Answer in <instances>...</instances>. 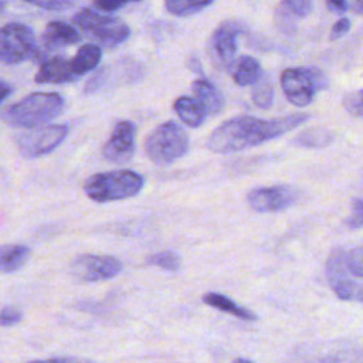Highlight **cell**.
I'll return each mask as SVG.
<instances>
[{"label": "cell", "instance_id": "obj_4", "mask_svg": "<svg viewBox=\"0 0 363 363\" xmlns=\"http://www.w3.org/2000/svg\"><path fill=\"white\" fill-rule=\"evenodd\" d=\"M146 156L157 164H169L183 157L189 150V136L176 122H164L156 126L145 139Z\"/></svg>", "mask_w": 363, "mask_h": 363}, {"label": "cell", "instance_id": "obj_5", "mask_svg": "<svg viewBox=\"0 0 363 363\" xmlns=\"http://www.w3.org/2000/svg\"><path fill=\"white\" fill-rule=\"evenodd\" d=\"M74 24L106 47H115L130 35L129 27L122 20L92 9H81L74 16Z\"/></svg>", "mask_w": 363, "mask_h": 363}, {"label": "cell", "instance_id": "obj_23", "mask_svg": "<svg viewBox=\"0 0 363 363\" xmlns=\"http://www.w3.org/2000/svg\"><path fill=\"white\" fill-rule=\"evenodd\" d=\"M332 289L335 295L342 301H354L363 303V284L342 278L332 284Z\"/></svg>", "mask_w": 363, "mask_h": 363}, {"label": "cell", "instance_id": "obj_32", "mask_svg": "<svg viewBox=\"0 0 363 363\" xmlns=\"http://www.w3.org/2000/svg\"><path fill=\"white\" fill-rule=\"evenodd\" d=\"M140 0H94V6L101 11H115L125 7L129 3H136Z\"/></svg>", "mask_w": 363, "mask_h": 363}, {"label": "cell", "instance_id": "obj_3", "mask_svg": "<svg viewBox=\"0 0 363 363\" xmlns=\"http://www.w3.org/2000/svg\"><path fill=\"white\" fill-rule=\"evenodd\" d=\"M143 184L145 177L133 170H111L88 177L84 183V191L96 203H108L139 194Z\"/></svg>", "mask_w": 363, "mask_h": 363}, {"label": "cell", "instance_id": "obj_36", "mask_svg": "<svg viewBox=\"0 0 363 363\" xmlns=\"http://www.w3.org/2000/svg\"><path fill=\"white\" fill-rule=\"evenodd\" d=\"M11 94V86L4 82V81H0V104Z\"/></svg>", "mask_w": 363, "mask_h": 363}, {"label": "cell", "instance_id": "obj_17", "mask_svg": "<svg viewBox=\"0 0 363 363\" xmlns=\"http://www.w3.org/2000/svg\"><path fill=\"white\" fill-rule=\"evenodd\" d=\"M174 111L177 116L190 128H199L204 123L207 118L206 109L196 98L190 96H180L174 101Z\"/></svg>", "mask_w": 363, "mask_h": 363}, {"label": "cell", "instance_id": "obj_16", "mask_svg": "<svg viewBox=\"0 0 363 363\" xmlns=\"http://www.w3.org/2000/svg\"><path fill=\"white\" fill-rule=\"evenodd\" d=\"M228 71L233 77V81L240 86L254 85L262 77V68L259 61L250 55L235 58Z\"/></svg>", "mask_w": 363, "mask_h": 363}, {"label": "cell", "instance_id": "obj_22", "mask_svg": "<svg viewBox=\"0 0 363 363\" xmlns=\"http://www.w3.org/2000/svg\"><path fill=\"white\" fill-rule=\"evenodd\" d=\"M213 0H164L166 10L177 17H186L208 7Z\"/></svg>", "mask_w": 363, "mask_h": 363}, {"label": "cell", "instance_id": "obj_18", "mask_svg": "<svg viewBox=\"0 0 363 363\" xmlns=\"http://www.w3.org/2000/svg\"><path fill=\"white\" fill-rule=\"evenodd\" d=\"M31 250L24 244L0 245V272L10 274L20 269L30 258Z\"/></svg>", "mask_w": 363, "mask_h": 363}, {"label": "cell", "instance_id": "obj_30", "mask_svg": "<svg viewBox=\"0 0 363 363\" xmlns=\"http://www.w3.org/2000/svg\"><path fill=\"white\" fill-rule=\"evenodd\" d=\"M23 318V312L16 306H6L0 309V326H13Z\"/></svg>", "mask_w": 363, "mask_h": 363}, {"label": "cell", "instance_id": "obj_11", "mask_svg": "<svg viewBox=\"0 0 363 363\" xmlns=\"http://www.w3.org/2000/svg\"><path fill=\"white\" fill-rule=\"evenodd\" d=\"M238 34L240 28L233 21H224L213 31L208 50L210 57L217 67H221L227 71L231 68L233 62L235 61Z\"/></svg>", "mask_w": 363, "mask_h": 363}, {"label": "cell", "instance_id": "obj_29", "mask_svg": "<svg viewBox=\"0 0 363 363\" xmlns=\"http://www.w3.org/2000/svg\"><path fill=\"white\" fill-rule=\"evenodd\" d=\"M346 225L350 230H357L363 227V199H353L352 213L346 218Z\"/></svg>", "mask_w": 363, "mask_h": 363}, {"label": "cell", "instance_id": "obj_1", "mask_svg": "<svg viewBox=\"0 0 363 363\" xmlns=\"http://www.w3.org/2000/svg\"><path fill=\"white\" fill-rule=\"evenodd\" d=\"M308 119L309 115L306 113H294L268 121L254 116L231 118L213 130L207 147L214 153L240 152L279 138Z\"/></svg>", "mask_w": 363, "mask_h": 363}, {"label": "cell", "instance_id": "obj_20", "mask_svg": "<svg viewBox=\"0 0 363 363\" xmlns=\"http://www.w3.org/2000/svg\"><path fill=\"white\" fill-rule=\"evenodd\" d=\"M101 47L96 44H85L78 48L74 58L71 60L72 68L77 74V77H82L86 72L92 71L101 61Z\"/></svg>", "mask_w": 363, "mask_h": 363}, {"label": "cell", "instance_id": "obj_38", "mask_svg": "<svg viewBox=\"0 0 363 363\" xmlns=\"http://www.w3.org/2000/svg\"><path fill=\"white\" fill-rule=\"evenodd\" d=\"M233 363H252V362H250V360H247V359H235Z\"/></svg>", "mask_w": 363, "mask_h": 363}, {"label": "cell", "instance_id": "obj_33", "mask_svg": "<svg viewBox=\"0 0 363 363\" xmlns=\"http://www.w3.org/2000/svg\"><path fill=\"white\" fill-rule=\"evenodd\" d=\"M350 28V21L347 18H339L333 27H332V34H330V40H336L342 35H345Z\"/></svg>", "mask_w": 363, "mask_h": 363}, {"label": "cell", "instance_id": "obj_12", "mask_svg": "<svg viewBox=\"0 0 363 363\" xmlns=\"http://www.w3.org/2000/svg\"><path fill=\"white\" fill-rule=\"evenodd\" d=\"M136 128L130 121H119L102 147V156L113 163H125L135 153Z\"/></svg>", "mask_w": 363, "mask_h": 363}, {"label": "cell", "instance_id": "obj_8", "mask_svg": "<svg viewBox=\"0 0 363 363\" xmlns=\"http://www.w3.org/2000/svg\"><path fill=\"white\" fill-rule=\"evenodd\" d=\"M67 125H43L21 132L16 138V145L21 156L33 159L52 152L68 136Z\"/></svg>", "mask_w": 363, "mask_h": 363}, {"label": "cell", "instance_id": "obj_27", "mask_svg": "<svg viewBox=\"0 0 363 363\" xmlns=\"http://www.w3.org/2000/svg\"><path fill=\"white\" fill-rule=\"evenodd\" d=\"M345 264L347 272L354 277L363 278V245L354 247L345 252Z\"/></svg>", "mask_w": 363, "mask_h": 363}, {"label": "cell", "instance_id": "obj_31", "mask_svg": "<svg viewBox=\"0 0 363 363\" xmlns=\"http://www.w3.org/2000/svg\"><path fill=\"white\" fill-rule=\"evenodd\" d=\"M24 1L45 10H65L74 4V0H24Z\"/></svg>", "mask_w": 363, "mask_h": 363}, {"label": "cell", "instance_id": "obj_9", "mask_svg": "<svg viewBox=\"0 0 363 363\" xmlns=\"http://www.w3.org/2000/svg\"><path fill=\"white\" fill-rule=\"evenodd\" d=\"M122 262L111 255L79 254L69 264V274L79 282H98L116 277Z\"/></svg>", "mask_w": 363, "mask_h": 363}, {"label": "cell", "instance_id": "obj_6", "mask_svg": "<svg viewBox=\"0 0 363 363\" xmlns=\"http://www.w3.org/2000/svg\"><path fill=\"white\" fill-rule=\"evenodd\" d=\"M326 85V78L316 68H288L281 74V86L286 99L295 106H306L315 92Z\"/></svg>", "mask_w": 363, "mask_h": 363}, {"label": "cell", "instance_id": "obj_7", "mask_svg": "<svg viewBox=\"0 0 363 363\" xmlns=\"http://www.w3.org/2000/svg\"><path fill=\"white\" fill-rule=\"evenodd\" d=\"M37 41L30 27L21 23H9L0 28V62L20 64L33 58Z\"/></svg>", "mask_w": 363, "mask_h": 363}, {"label": "cell", "instance_id": "obj_15", "mask_svg": "<svg viewBox=\"0 0 363 363\" xmlns=\"http://www.w3.org/2000/svg\"><path fill=\"white\" fill-rule=\"evenodd\" d=\"M79 40L81 35L74 26L62 21H50L43 33V43L50 48L72 45Z\"/></svg>", "mask_w": 363, "mask_h": 363}, {"label": "cell", "instance_id": "obj_28", "mask_svg": "<svg viewBox=\"0 0 363 363\" xmlns=\"http://www.w3.org/2000/svg\"><path fill=\"white\" fill-rule=\"evenodd\" d=\"M345 109L353 116H363V89L350 92L343 99Z\"/></svg>", "mask_w": 363, "mask_h": 363}, {"label": "cell", "instance_id": "obj_37", "mask_svg": "<svg viewBox=\"0 0 363 363\" xmlns=\"http://www.w3.org/2000/svg\"><path fill=\"white\" fill-rule=\"evenodd\" d=\"M354 1V7L359 13L363 14V0H353Z\"/></svg>", "mask_w": 363, "mask_h": 363}, {"label": "cell", "instance_id": "obj_21", "mask_svg": "<svg viewBox=\"0 0 363 363\" xmlns=\"http://www.w3.org/2000/svg\"><path fill=\"white\" fill-rule=\"evenodd\" d=\"M333 140V133L322 128H311L295 138V143L303 147H325Z\"/></svg>", "mask_w": 363, "mask_h": 363}, {"label": "cell", "instance_id": "obj_2", "mask_svg": "<svg viewBox=\"0 0 363 363\" xmlns=\"http://www.w3.org/2000/svg\"><path fill=\"white\" fill-rule=\"evenodd\" d=\"M64 108L61 95L55 92H34L10 105L3 119L14 128H37L57 118Z\"/></svg>", "mask_w": 363, "mask_h": 363}, {"label": "cell", "instance_id": "obj_35", "mask_svg": "<svg viewBox=\"0 0 363 363\" xmlns=\"http://www.w3.org/2000/svg\"><path fill=\"white\" fill-rule=\"evenodd\" d=\"M325 4H326L329 11L336 13V14L345 13L347 10V7H349L347 0H325Z\"/></svg>", "mask_w": 363, "mask_h": 363}, {"label": "cell", "instance_id": "obj_10", "mask_svg": "<svg viewBox=\"0 0 363 363\" xmlns=\"http://www.w3.org/2000/svg\"><path fill=\"white\" fill-rule=\"evenodd\" d=\"M299 199V194L295 189L284 184L269 186V187H257L247 194L248 206L261 213L281 211L294 206Z\"/></svg>", "mask_w": 363, "mask_h": 363}, {"label": "cell", "instance_id": "obj_26", "mask_svg": "<svg viewBox=\"0 0 363 363\" xmlns=\"http://www.w3.org/2000/svg\"><path fill=\"white\" fill-rule=\"evenodd\" d=\"M285 16L292 18H303L312 9V0H281Z\"/></svg>", "mask_w": 363, "mask_h": 363}, {"label": "cell", "instance_id": "obj_14", "mask_svg": "<svg viewBox=\"0 0 363 363\" xmlns=\"http://www.w3.org/2000/svg\"><path fill=\"white\" fill-rule=\"evenodd\" d=\"M191 91L194 98L206 109L207 115H217L224 108V99L220 91L204 78H197L191 84Z\"/></svg>", "mask_w": 363, "mask_h": 363}, {"label": "cell", "instance_id": "obj_19", "mask_svg": "<svg viewBox=\"0 0 363 363\" xmlns=\"http://www.w3.org/2000/svg\"><path fill=\"white\" fill-rule=\"evenodd\" d=\"M203 302L206 305L214 308V309L230 313V315H233L235 318H240L242 320H255L257 319V315L254 312H251L247 308L240 306L238 303H235L228 296L217 294V292H207L206 295H203Z\"/></svg>", "mask_w": 363, "mask_h": 363}, {"label": "cell", "instance_id": "obj_13", "mask_svg": "<svg viewBox=\"0 0 363 363\" xmlns=\"http://www.w3.org/2000/svg\"><path fill=\"white\" fill-rule=\"evenodd\" d=\"M38 84H65L77 81L78 77L72 68L71 60L64 57H48L45 58L34 77Z\"/></svg>", "mask_w": 363, "mask_h": 363}, {"label": "cell", "instance_id": "obj_25", "mask_svg": "<svg viewBox=\"0 0 363 363\" xmlns=\"http://www.w3.org/2000/svg\"><path fill=\"white\" fill-rule=\"evenodd\" d=\"M147 264L166 271H177L182 265L180 257L173 251H159L147 257Z\"/></svg>", "mask_w": 363, "mask_h": 363}, {"label": "cell", "instance_id": "obj_34", "mask_svg": "<svg viewBox=\"0 0 363 363\" xmlns=\"http://www.w3.org/2000/svg\"><path fill=\"white\" fill-rule=\"evenodd\" d=\"M28 363H92L86 359L79 357H51V359H43V360H33Z\"/></svg>", "mask_w": 363, "mask_h": 363}, {"label": "cell", "instance_id": "obj_24", "mask_svg": "<svg viewBox=\"0 0 363 363\" xmlns=\"http://www.w3.org/2000/svg\"><path fill=\"white\" fill-rule=\"evenodd\" d=\"M252 101L261 109H268L274 101V85L268 77H261L258 82L254 84Z\"/></svg>", "mask_w": 363, "mask_h": 363}]
</instances>
